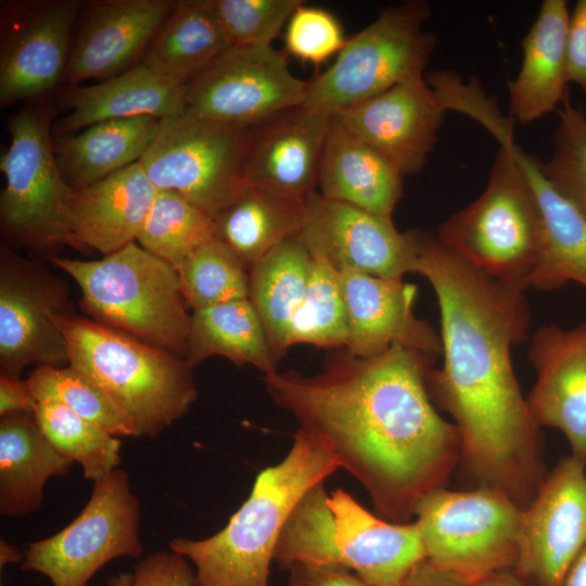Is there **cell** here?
<instances>
[{
  "label": "cell",
  "instance_id": "cell-1",
  "mask_svg": "<svg viewBox=\"0 0 586 586\" xmlns=\"http://www.w3.org/2000/svg\"><path fill=\"white\" fill-rule=\"evenodd\" d=\"M434 357L402 346L373 357L343 348L316 374L277 370L263 381L298 429L365 487L379 517L407 523L461 457L456 425L438 415L429 393Z\"/></svg>",
  "mask_w": 586,
  "mask_h": 586
},
{
  "label": "cell",
  "instance_id": "cell-2",
  "mask_svg": "<svg viewBox=\"0 0 586 586\" xmlns=\"http://www.w3.org/2000/svg\"><path fill=\"white\" fill-rule=\"evenodd\" d=\"M415 272L437 298L443 365L428 372L432 400L456 425L461 457L481 486L525 508L542 476L538 430L514 374L511 349L526 340L522 283L495 279L418 231Z\"/></svg>",
  "mask_w": 586,
  "mask_h": 586
},
{
  "label": "cell",
  "instance_id": "cell-3",
  "mask_svg": "<svg viewBox=\"0 0 586 586\" xmlns=\"http://www.w3.org/2000/svg\"><path fill=\"white\" fill-rule=\"evenodd\" d=\"M339 469L319 440L297 429L286 456L257 474L250 496L222 530L204 539L176 537L169 549L194 564V586H268L276 546L292 510Z\"/></svg>",
  "mask_w": 586,
  "mask_h": 586
},
{
  "label": "cell",
  "instance_id": "cell-4",
  "mask_svg": "<svg viewBox=\"0 0 586 586\" xmlns=\"http://www.w3.org/2000/svg\"><path fill=\"white\" fill-rule=\"evenodd\" d=\"M425 560L415 522L394 523L364 508L349 493L311 487L283 525L273 561L343 568L374 586H405Z\"/></svg>",
  "mask_w": 586,
  "mask_h": 586
},
{
  "label": "cell",
  "instance_id": "cell-5",
  "mask_svg": "<svg viewBox=\"0 0 586 586\" xmlns=\"http://www.w3.org/2000/svg\"><path fill=\"white\" fill-rule=\"evenodd\" d=\"M52 319L69 365L107 394L137 436L156 438L196 400L193 368L184 358L75 313Z\"/></svg>",
  "mask_w": 586,
  "mask_h": 586
},
{
  "label": "cell",
  "instance_id": "cell-6",
  "mask_svg": "<svg viewBox=\"0 0 586 586\" xmlns=\"http://www.w3.org/2000/svg\"><path fill=\"white\" fill-rule=\"evenodd\" d=\"M48 260L76 281L92 320L186 359L191 315L170 264L136 242L100 259Z\"/></svg>",
  "mask_w": 586,
  "mask_h": 586
},
{
  "label": "cell",
  "instance_id": "cell-7",
  "mask_svg": "<svg viewBox=\"0 0 586 586\" xmlns=\"http://www.w3.org/2000/svg\"><path fill=\"white\" fill-rule=\"evenodd\" d=\"M54 109L50 98L24 103L9 120L10 142L0 155L2 241L44 254L47 259L63 246L78 250L69 227L74 189L54 154Z\"/></svg>",
  "mask_w": 586,
  "mask_h": 586
},
{
  "label": "cell",
  "instance_id": "cell-8",
  "mask_svg": "<svg viewBox=\"0 0 586 586\" xmlns=\"http://www.w3.org/2000/svg\"><path fill=\"white\" fill-rule=\"evenodd\" d=\"M413 517L425 560L470 586L517 565L523 509L498 488L437 487L418 501Z\"/></svg>",
  "mask_w": 586,
  "mask_h": 586
},
{
  "label": "cell",
  "instance_id": "cell-9",
  "mask_svg": "<svg viewBox=\"0 0 586 586\" xmlns=\"http://www.w3.org/2000/svg\"><path fill=\"white\" fill-rule=\"evenodd\" d=\"M539 234L533 189L502 145L482 194L444 220L436 232L445 246L482 272L522 284L535 264Z\"/></svg>",
  "mask_w": 586,
  "mask_h": 586
},
{
  "label": "cell",
  "instance_id": "cell-10",
  "mask_svg": "<svg viewBox=\"0 0 586 586\" xmlns=\"http://www.w3.org/2000/svg\"><path fill=\"white\" fill-rule=\"evenodd\" d=\"M431 7L409 0L380 12L346 40L334 63L307 84L304 106L331 115L423 76L436 38L424 31Z\"/></svg>",
  "mask_w": 586,
  "mask_h": 586
},
{
  "label": "cell",
  "instance_id": "cell-11",
  "mask_svg": "<svg viewBox=\"0 0 586 586\" xmlns=\"http://www.w3.org/2000/svg\"><path fill=\"white\" fill-rule=\"evenodd\" d=\"M250 129L188 112L164 117L139 162L157 190L180 194L215 219L249 186Z\"/></svg>",
  "mask_w": 586,
  "mask_h": 586
},
{
  "label": "cell",
  "instance_id": "cell-12",
  "mask_svg": "<svg viewBox=\"0 0 586 586\" xmlns=\"http://www.w3.org/2000/svg\"><path fill=\"white\" fill-rule=\"evenodd\" d=\"M93 483L78 517L56 534L27 546L21 570L41 573L53 586H86L109 561L142 553L140 502L127 473L117 468Z\"/></svg>",
  "mask_w": 586,
  "mask_h": 586
},
{
  "label": "cell",
  "instance_id": "cell-13",
  "mask_svg": "<svg viewBox=\"0 0 586 586\" xmlns=\"http://www.w3.org/2000/svg\"><path fill=\"white\" fill-rule=\"evenodd\" d=\"M307 84L272 46H231L186 85V112L251 128L302 106Z\"/></svg>",
  "mask_w": 586,
  "mask_h": 586
},
{
  "label": "cell",
  "instance_id": "cell-14",
  "mask_svg": "<svg viewBox=\"0 0 586 586\" xmlns=\"http://www.w3.org/2000/svg\"><path fill=\"white\" fill-rule=\"evenodd\" d=\"M75 313L66 282L39 262L0 249V368L15 377L30 366L69 365L52 314Z\"/></svg>",
  "mask_w": 586,
  "mask_h": 586
},
{
  "label": "cell",
  "instance_id": "cell-15",
  "mask_svg": "<svg viewBox=\"0 0 586 586\" xmlns=\"http://www.w3.org/2000/svg\"><path fill=\"white\" fill-rule=\"evenodd\" d=\"M84 1L0 2V106L50 98L62 88Z\"/></svg>",
  "mask_w": 586,
  "mask_h": 586
},
{
  "label": "cell",
  "instance_id": "cell-16",
  "mask_svg": "<svg viewBox=\"0 0 586 586\" xmlns=\"http://www.w3.org/2000/svg\"><path fill=\"white\" fill-rule=\"evenodd\" d=\"M298 235L311 254L337 270L381 278L415 272L418 230L399 232L392 218L317 192L303 202Z\"/></svg>",
  "mask_w": 586,
  "mask_h": 586
},
{
  "label": "cell",
  "instance_id": "cell-17",
  "mask_svg": "<svg viewBox=\"0 0 586 586\" xmlns=\"http://www.w3.org/2000/svg\"><path fill=\"white\" fill-rule=\"evenodd\" d=\"M586 547V466L572 455L544 477L523 509L513 572L530 586H561Z\"/></svg>",
  "mask_w": 586,
  "mask_h": 586
},
{
  "label": "cell",
  "instance_id": "cell-18",
  "mask_svg": "<svg viewBox=\"0 0 586 586\" xmlns=\"http://www.w3.org/2000/svg\"><path fill=\"white\" fill-rule=\"evenodd\" d=\"M171 0H94L82 3L63 85L106 80L140 63L169 15Z\"/></svg>",
  "mask_w": 586,
  "mask_h": 586
},
{
  "label": "cell",
  "instance_id": "cell-19",
  "mask_svg": "<svg viewBox=\"0 0 586 586\" xmlns=\"http://www.w3.org/2000/svg\"><path fill=\"white\" fill-rule=\"evenodd\" d=\"M445 114L423 75L333 115L406 176L423 169Z\"/></svg>",
  "mask_w": 586,
  "mask_h": 586
},
{
  "label": "cell",
  "instance_id": "cell-20",
  "mask_svg": "<svg viewBox=\"0 0 586 586\" xmlns=\"http://www.w3.org/2000/svg\"><path fill=\"white\" fill-rule=\"evenodd\" d=\"M527 356L536 371L526 397L534 422L559 430L586 466V319L571 329L538 328Z\"/></svg>",
  "mask_w": 586,
  "mask_h": 586
},
{
  "label": "cell",
  "instance_id": "cell-21",
  "mask_svg": "<svg viewBox=\"0 0 586 586\" xmlns=\"http://www.w3.org/2000/svg\"><path fill=\"white\" fill-rule=\"evenodd\" d=\"M348 336L343 347L356 357H373L393 346L432 356L442 353L441 336L413 313L417 286L403 278H381L339 270Z\"/></svg>",
  "mask_w": 586,
  "mask_h": 586
},
{
  "label": "cell",
  "instance_id": "cell-22",
  "mask_svg": "<svg viewBox=\"0 0 586 586\" xmlns=\"http://www.w3.org/2000/svg\"><path fill=\"white\" fill-rule=\"evenodd\" d=\"M332 115L298 106L251 127L245 154L250 186L304 202L316 192Z\"/></svg>",
  "mask_w": 586,
  "mask_h": 586
},
{
  "label": "cell",
  "instance_id": "cell-23",
  "mask_svg": "<svg viewBox=\"0 0 586 586\" xmlns=\"http://www.w3.org/2000/svg\"><path fill=\"white\" fill-rule=\"evenodd\" d=\"M498 142L510 150L525 174L539 211L538 252L525 288L549 292L570 281L586 288V214L548 179L538 157L515 144L513 132Z\"/></svg>",
  "mask_w": 586,
  "mask_h": 586
},
{
  "label": "cell",
  "instance_id": "cell-24",
  "mask_svg": "<svg viewBox=\"0 0 586 586\" xmlns=\"http://www.w3.org/2000/svg\"><path fill=\"white\" fill-rule=\"evenodd\" d=\"M156 193L140 162L74 189L69 227L78 250L109 255L137 241Z\"/></svg>",
  "mask_w": 586,
  "mask_h": 586
},
{
  "label": "cell",
  "instance_id": "cell-25",
  "mask_svg": "<svg viewBox=\"0 0 586 586\" xmlns=\"http://www.w3.org/2000/svg\"><path fill=\"white\" fill-rule=\"evenodd\" d=\"M59 102L67 114L55 136L77 132L95 123L138 116L164 118L186 112V86L158 77L141 62L126 72L89 86H64Z\"/></svg>",
  "mask_w": 586,
  "mask_h": 586
},
{
  "label": "cell",
  "instance_id": "cell-26",
  "mask_svg": "<svg viewBox=\"0 0 586 586\" xmlns=\"http://www.w3.org/2000/svg\"><path fill=\"white\" fill-rule=\"evenodd\" d=\"M570 11L565 0L543 1L521 40L523 58L509 82L510 118L527 125L555 112L568 94L566 34Z\"/></svg>",
  "mask_w": 586,
  "mask_h": 586
},
{
  "label": "cell",
  "instance_id": "cell-27",
  "mask_svg": "<svg viewBox=\"0 0 586 586\" xmlns=\"http://www.w3.org/2000/svg\"><path fill=\"white\" fill-rule=\"evenodd\" d=\"M403 177L390 161L332 115L318 177L321 195L392 218L403 194Z\"/></svg>",
  "mask_w": 586,
  "mask_h": 586
},
{
  "label": "cell",
  "instance_id": "cell-28",
  "mask_svg": "<svg viewBox=\"0 0 586 586\" xmlns=\"http://www.w3.org/2000/svg\"><path fill=\"white\" fill-rule=\"evenodd\" d=\"M160 120L154 116L110 119L53 137L55 160L64 179L73 189H80L139 162Z\"/></svg>",
  "mask_w": 586,
  "mask_h": 586
},
{
  "label": "cell",
  "instance_id": "cell-29",
  "mask_svg": "<svg viewBox=\"0 0 586 586\" xmlns=\"http://www.w3.org/2000/svg\"><path fill=\"white\" fill-rule=\"evenodd\" d=\"M230 47L213 0H178L140 62L164 80L186 86Z\"/></svg>",
  "mask_w": 586,
  "mask_h": 586
},
{
  "label": "cell",
  "instance_id": "cell-30",
  "mask_svg": "<svg viewBox=\"0 0 586 586\" xmlns=\"http://www.w3.org/2000/svg\"><path fill=\"white\" fill-rule=\"evenodd\" d=\"M71 464L42 433L34 415L1 418L0 512L24 517L37 511L47 481L65 475Z\"/></svg>",
  "mask_w": 586,
  "mask_h": 586
},
{
  "label": "cell",
  "instance_id": "cell-31",
  "mask_svg": "<svg viewBox=\"0 0 586 586\" xmlns=\"http://www.w3.org/2000/svg\"><path fill=\"white\" fill-rule=\"evenodd\" d=\"M311 254L298 234L281 241L249 271V300L278 361L288 351L290 324L307 286Z\"/></svg>",
  "mask_w": 586,
  "mask_h": 586
},
{
  "label": "cell",
  "instance_id": "cell-32",
  "mask_svg": "<svg viewBox=\"0 0 586 586\" xmlns=\"http://www.w3.org/2000/svg\"><path fill=\"white\" fill-rule=\"evenodd\" d=\"M212 356H222L238 367L251 365L264 374L278 370V359L249 298L191 314L186 360L194 369Z\"/></svg>",
  "mask_w": 586,
  "mask_h": 586
},
{
  "label": "cell",
  "instance_id": "cell-33",
  "mask_svg": "<svg viewBox=\"0 0 586 586\" xmlns=\"http://www.w3.org/2000/svg\"><path fill=\"white\" fill-rule=\"evenodd\" d=\"M303 202L247 186L216 218L215 238L247 271L284 239L298 234Z\"/></svg>",
  "mask_w": 586,
  "mask_h": 586
},
{
  "label": "cell",
  "instance_id": "cell-34",
  "mask_svg": "<svg viewBox=\"0 0 586 586\" xmlns=\"http://www.w3.org/2000/svg\"><path fill=\"white\" fill-rule=\"evenodd\" d=\"M347 336L346 308L339 270L324 258L311 254L306 291L289 328L288 349L296 344L344 347Z\"/></svg>",
  "mask_w": 586,
  "mask_h": 586
},
{
  "label": "cell",
  "instance_id": "cell-35",
  "mask_svg": "<svg viewBox=\"0 0 586 586\" xmlns=\"http://www.w3.org/2000/svg\"><path fill=\"white\" fill-rule=\"evenodd\" d=\"M215 219L187 199L157 190L137 241L177 270L190 254L215 238Z\"/></svg>",
  "mask_w": 586,
  "mask_h": 586
},
{
  "label": "cell",
  "instance_id": "cell-36",
  "mask_svg": "<svg viewBox=\"0 0 586 586\" xmlns=\"http://www.w3.org/2000/svg\"><path fill=\"white\" fill-rule=\"evenodd\" d=\"M35 419L42 433L93 482L109 475L120 462V442L102 426L54 402L37 403Z\"/></svg>",
  "mask_w": 586,
  "mask_h": 586
},
{
  "label": "cell",
  "instance_id": "cell-37",
  "mask_svg": "<svg viewBox=\"0 0 586 586\" xmlns=\"http://www.w3.org/2000/svg\"><path fill=\"white\" fill-rule=\"evenodd\" d=\"M26 382L37 403L61 404L116 437L137 436L132 422L107 394L71 365L36 367Z\"/></svg>",
  "mask_w": 586,
  "mask_h": 586
},
{
  "label": "cell",
  "instance_id": "cell-38",
  "mask_svg": "<svg viewBox=\"0 0 586 586\" xmlns=\"http://www.w3.org/2000/svg\"><path fill=\"white\" fill-rule=\"evenodd\" d=\"M181 293L192 310L246 300L250 296L249 271L239 257L214 238L177 269Z\"/></svg>",
  "mask_w": 586,
  "mask_h": 586
},
{
  "label": "cell",
  "instance_id": "cell-39",
  "mask_svg": "<svg viewBox=\"0 0 586 586\" xmlns=\"http://www.w3.org/2000/svg\"><path fill=\"white\" fill-rule=\"evenodd\" d=\"M558 111L553 150L544 171L569 200L586 214V114L569 95Z\"/></svg>",
  "mask_w": 586,
  "mask_h": 586
},
{
  "label": "cell",
  "instance_id": "cell-40",
  "mask_svg": "<svg viewBox=\"0 0 586 586\" xmlns=\"http://www.w3.org/2000/svg\"><path fill=\"white\" fill-rule=\"evenodd\" d=\"M302 0H213L231 46H271Z\"/></svg>",
  "mask_w": 586,
  "mask_h": 586
},
{
  "label": "cell",
  "instance_id": "cell-41",
  "mask_svg": "<svg viewBox=\"0 0 586 586\" xmlns=\"http://www.w3.org/2000/svg\"><path fill=\"white\" fill-rule=\"evenodd\" d=\"M284 40L290 54L315 65L337 54L346 43L342 26L333 14L304 3L289 20Z\"/></svg>",
  "mask_w": 586,
  "mask_h": 586
},
{
  "label": "cell",
  "instance_id": "cell-42",
  "mask_svg": "<svg viewBox=\"0 0 586 586\" xmlns=\"http://www.w3.org/2000/svg\"><path fill=\"white\" fill-rule=\"evenodd\" d=\"M107 586H194V572L186 558L158 551L140 560L131 572L107 578Z\"/></svg>",
  "mask_w": 586,
  "mask_h": 586
},
{
  "label": "cell",
  "instance_id": "cell-43",
  "mask_svg": "<svg viewBox=\"0 0 586 586\" xmlns=\"http://www.w3.org/2000/svg\"><path fill=\"white\" fill-rule=\"evenodd\" d=\"M566 74L569 84L576 85L586 94V0H578L570 12Z\"/></svg>",
  "mask_w": 586,
  "mask_h": 586
},
{
  "label": "cell",
  "instance_id": "cell-44",
  "mask_svg": "<svg viewBox=\"0 0 586 586\" xmlns=\"http://www.w3.org/2000/svg\"><path fill=\"white\" fill-rule=\"evenodd\" d=\"M286 570L288 586H374L343 568L294 563Z\"/></svg>",
  "mask_w": 586,
  "mask_h": 586
},
{
  "label": "cell",
  "instance_id": "cell-45",
  "mask_svg": "<svg viewBox=\"0 0 586 586\" xmlns=\"http://www.w3.org/2000/svg\"><path fill=\"white\" fill-rule=\"evenodd\" d=\"M37 402L28 384L5 372L0 373V416L1 418L34 415Z\"/></svg>",
  "mask_w": 586,
  "mask_h": 586
},
{
  "label": "cell",
  "instance_id": "cell-46",
  "mask_svg": "<svg viewBox=\"0 0 586 586\" xmlns=\"http://www.w3.org/2000/svg\"><path fill=\"white\" fill-rule=\"evenodd\" d=\"M405 586H470L455 576L443 572L426 560L420 562L410 573Z\"/></svg>",
  "mask_w": 586,
  "mask_h": 586
},
{
  "label": "cell",
  "instance_id": "cell-47",
  "mask_svg": "<svg viewBox=\"0 0 586 586\" xmlns=\"http://www.w3.org/2000/svg\"><path fill=\"white\" fill-rule=\"evenodd\" d=\"M561 586H586V547L569 568Z\"/></svg>",
  "mask_w": 586,
  "mask_h": 586
},
{
  "label": "cell",
  "instance_id": "cell-48",
  "mask_svg": "<svg viewBox=\"0 0 586 586\" xmlns=\"http://www.w3.org/2000/svg\"><path fill=\"white\" fill-rule=\"evenodd\" d=\"M472 586H530L513 571L496 573Z\"/></svg>",
  "mask_w": 586,
  "mask_h": 586
},
{
  "label": "cell",
  "instance_id": "cell-49",
  "mask_svg": "<svg viewBox=\"0 0 586 586\" xmlns=\"http://www.w3.org/2000/svg\"><path fill=\"white\" fill-rule=\"evenodd\" d=\"M24 556L12 544L1 539L0 542V565L1 568L9 563H22Z\"/></svg>",
  "mask_w": 586,
  "mask_h": 586
}]
</instances>
